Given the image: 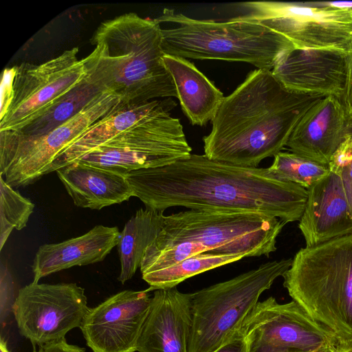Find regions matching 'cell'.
<instances>
[{
	"label": "cell",
	"mask_w": 352,
	"mask_h": 352,
	"mask_svg": "<svg viewBox=\"0 0 352 352\" xmlns=\"http://www.w3.org/2000/svg\"><path fill=\"white\" fill-rule=\"evenodd\" d=\"M163 60L182 111L191 124L201 126L212 122L225 98L223 94L186 58L164 54Z\"/></svg>",
	"instance_id": "cell-21"
},
{
	"label": "cell",
	"mask_w": 352,
	"mask_h": 352,
	"mask_svg": "<svg viewBox=\"0 0 352 352\" xmlns=\"http://www.w3.org/2000/svg\"><path fill=\"white\" fill-rule=\"evenodd\" d=\"M154 19L160 24H174L162 28L163 51L184 58L243 62L272 70L285 54L295 48L283 35L239 16L227 21L201 20L164 8Z\"/></svg>",
	"instance_id": "cell-5"
},
{
	"label": "cell",
	"mask_w": 352,
	"mask_h": 352,
	"mask_svg": "<svg viewBox=\"0 0 352 352\" xmlns=\"http://www.w3.org/2000/svg\"><path fill=\"white\" fill-rule=\"evenodd\" d=\"M307 190L299 220L307 247L352 234V213L340 177L330 173Z\"/></svg>",
	"instance_id": "cell-18"
},
{
	"label": "cell",
	"mask_w": 352,
	"mask_h": 352,
	"mask_svg": "<svg viewBox=\"0 0 352 352\" xmlns=\"http://www.w3.org/2000/svg\"><path fill=\"white\" fill-rule=\"evenodd\" d=\"M0 352H10L7 347V343L3 338L0 340Z\"/></svg>",
	"instance_id": "cell-35"
},
{
	"label": "cell",
	"mask_w": 352,
	"mask_h": 352,
	"mask_svg": "<svg viewBox=\"0 0 352 352\" xmlns=\"http://www.w3.org/2000/svg\"><path fill=\"white\" fill-rule=\"evenodd\" d=\"M240 329L249 352H343L346 348L293 300L281 304L270 296L258 301Z\"/></svg>",
	"instance_id": "cell-11"
},
{
	"label": "cell",
	"mask_w": 352,
	"mask_h": 352,
	"mask_svg": "<svg viewBox=\"0 0 352 352\" xmlns=\"http://www.w3.org/2000/svg\"><path fill=\"white\" fill-rule=\"evenodd\" d=\"M133 192L147 208L173 206L219 210L299 221L307 190L274 176L268 168H252L191 154L171 164L126 174Z\"/></svg>",
	"instance_id": "cell-1"
},
{
	"label": "cell",
	"mask_w": 352,
	"mask_h": 352,
	"mask_svg": "<svg viewBox=\"0 0 352 352\" xmlns=\"http://www.w3.org/2000/svg\"><path fill=\"white\" fill-rule=\"evenodd\" d=\"M343 352H352V343L349 345Z\"/></svg>",
	"instance_id": "cell-36"
},
{
	"label": "cell",
	"mask_w": 352,
	"mask_h": 352,
	"mask_svg": "<svg viewBox=\"0 0 352 352\" xmlns=\"http://www.w3.org/2000/svg\"><path fill=\"white\" fill-rule=\"evenodd\" d=\"M89 309L85 289L77 284L33 281L19 289L12 311L19 333L35 347L65 339L80 327Z\"/></svg>",
	"instance_id": "cell-13"
},
{
	"label": "cell",
	"mask_w": 352,
	"mask_h": 352,
	"mask_svg": "<svg viewBox=\"0 0 352 352\" xmlns=\"http://www.w3.org/2000/svg\"><path fill=\"white\" fill-rule=\"evenodd\" d=\"M245 258L243 255L204 252L188 257L177 263L142 274L148 285V291L176 287L180 283L199 274L236 262Z\"/></svg>",
	"instance_id": "cell-24"
},
{
	"label": "cell",
	"mask_w": 352,
	"mask_h": 352,
	"mask_svg": "<svg viewBox=\"0 0 352 352\" xmlns=\"http://www.w3.org/2000/svg\"><path fill=\"white\" fill-rule=\"evenodd\" d=\"M241 19L257 21L300 50L352 54V8L321 2L249 1L239 4Z\"/></svg>",
	"instance_id": "cell-10"
},
{
	"label": "cell",
	"mask_w": 352,
	"mask_h": 352,
	"mask_svg": "<svg viewBox=\"0 0 352 352\" xmlns=\"http://www.w3.org/2000/svg\"><path fill=\"white\" fill-rule=\"evenodd\" d=\"M16 73V66L5 69L1 80V114L0 118L6 113L13 98V82Z\"/></svg>",
	"instance_id": "cell-30"
},
{
	"label": "cell",
	"mask_w": 352,
	"mask_h": 352,
	"mask_svg": "<svg viewBox=\"0 0 352 352\" xmlns=\"http://www.w3.org/2000/svg\"><path fill=\"white\" fill-rule=\"evenodd\" d=\"M214 352H249L246 340L241 329Z\"/></svg>",
	"instance_id": "cell-31"
},
{
	"label": "cell",
	"mask_w": 352,
	"mask_h": 352,
	"mask_svg": "<svg viewBox=\"0 0 352 352\" xmlns=\"http://www.w3.org/2000/svg\"><path fill=\"white\" fill-rule=\"evenodd\" d=\"M171 98L154 113L130 126L75 162L122 174L165 166L192 153Z\"/></svg>",
	"instance_id": "cell-9"
},
{
	"label": "cell",
	"mask_w": 352,
	"mask_h": 352,
	"mask_svg": "<svg viewBox=\"0 0 352 352\" xmlns=\"http://www.w3.org/2000/svg\"><path fill=\"white\" fill-rule=\"evenodd\" d=\"M287 90L303 95L340 98L347 77V54L334 50L294 48L272 70Z\"/></svg>",
	"instance_id": "cell-15"
},
{
	"label": "cell",
	"mask_w": 352,
	"mask_h": 352,
	"mask_svg": "<svg viewBox=\"0 0 352 352\" xmlns=\"http://www.w3.org/2000/svg\"><path fill=\"white\" fill-rule=\"evenodd\" d=\"M164 102L165 99L122 104L112 113L93 124L68 146L54 161L50 173L76 162L126 129L148 118Z\"/></svg>",
	"instance_id": "cell-22"
},
{
	"label": "cell",
	"mask_w": 352,
	"mask_h": 352,
	"mask_svg": "<svg viewBox=\"0 0 352 352\" xmlns=\"http://www.w3.org/2000/svg\"><path fill=\"white\" fill-rule=\"evenodd\" d=\"M56 172L78 207L100 210L133 197L126 175L114 170L74 162Z\"/></svg>",
	"instance_id": "cell-20"
},
{
	"label": "cell",
	"mask_w": 352,
	"mask_h": 352,
	"mask_svg": "<svg viewBox=\"0 0 352 352\" xmlns=\"http://www.w3.org/2000/svg\"><path fill=\"white\" fill-rule=\"evenodd\" d=\"M323 3L329 6L340 8H352V1H323Z\"/></svg>",
	"instance_id": "cell-34"
},
{
	"label": "cell",
	"mask_w": 352,
	"mask_h": 352,
	"mask_svg": "<svg viewBox=\"0 0 352 352\" xmlns=\"http://www.w3.org/2000/svg\"><path fill=\"white\" fill-rule=\"evenodd\" d=\"M0 250L13 229L21 230L27 226L34 204L8 184L0 176Z\"/></svg>",
	"instance_id": "cell-27"
},
{
	"label": "cell",
	"mask_w": 352,
	"mask_h": 352,
	"mask_svg": "<svg viewBox=\"0 0 352 352\" xmlns=\"http://www.w3.org/2000/svg\"><path fill=\"white\" fill-rule=\"evenodd\" d=\"M278 179L296 184L306 189L329 173V166L319 164L294 153L280 152L268 168Z\"/></svg>",
	"instance_id": "cell-26"
},
{
	"label": "cell",
	"mask_w": 352,
	"mask_h": 352,
	"mask_svg": "<svg viewBox=\"0 0 352 352\" xmlns=\"http://www.w3.org/2000/svg\"><path fill=\"white\" fill-rule=\"evenodd\" d=\"M348 77L344 94L339 99L352 118V54L347 55Z\"/></svg>",
	"instance_id": "cell-33"
},
{
	"label": "cell",
	"mask_w": 352,
	"mask_h": 352,
	"mask_svg": "<svg viewBox=\"0 0 352 352\" xmlns=\"http://www.w3.org/2000/svg\"><path fill=\"white\" fill-rule=\"evenodd\" d=\"M101 92L98 87L86 80L43 116L19 132L27 135L47 133L72 118Z\"/></svg>",
	"instance_id": "cell-25"
},
{
	"label": "cell",
	"mask_w": 352,
	"mask_h": 352,
	"mask_svg": "<svg viewBox=\"0 0 352 352\" xmlns=\"http://www.w3.org/2000/svg\"><path fill=\"white\" fill-rule=\"evenodd\" d=\"M78 53L76 47L41 64L16 65L13 98L0 118V131H21L86 81L87 69Z\"/></svg>",
	"instance_id": "cell-12"
},
{
	"label": "cell",
	"mask_w": 352,
	"mask_h": 352,
	"mask_svg": "<svg viewBox=\"0 0 352 352\" xmlns=\"http://www.w3.org/2000/svg\"><path fill=\"white\" fill-rule=\"evenodd\" d=\"M285 222L260 214L189 210L164 217L161 231L147 248L142 274L204 252L268 256Z\"/></svg>",
	"instance_id": "cell-4"
},
{
	"label": "cell",
	"mask_w": 352,
	"mask_h": 352,
	"mask_svg": "<svg viewBox=\"0 0 352 352\" xmlns=\"http://www.w3.org/2000/svg\"><path fill=\"white\" fill-rule=\"evenodd\" d=\"M83 61L86 80L118 96L122 104L177 97L163 60L161 25L129 12L102 22Z\"/></svg>",
	"instance_id": "cell-3"
},
{
	"label": "cell",
	"mask_w": 352,
	"mask_h": 352,
	"mask_svg": "<svg viewBox=\"0 0 352 352\" xmlns=\"http://www.w3.org/2000/svg\"><path fill=\"white\" fill-rule=\"evenodd\" d=\"M148 289L124 290L89 308L80 327L93 352H135L148 314Z\"/></svg>",
	"instance_id": "cell-14"
},
{
	"label": "cell",
	"mask_w": 352,
	"mask_h": 352,
	"mask_svg": "<svg viewBox=\"0 0 352 352\" xmlns=\"http://www.w3.org/2000/svg\"><path fill=\"white\" fill-rule=\"evenodd\" d=\"M324 97L287 90L272 70L256 69L224 98L203 138L210 160L244 167H258L281 152L306 113Z\"/></svg>",
	"instance_id": "cell-2"
},
{
	"label": "cell",
	"mask_w": 352,
	"mask_h": 352,
	"mask_svg": "<svg viewBox=\"0 0 352 352\" xmlns=\"http://www.w3.org/2000/svg\"><path fill=\"white\" fill-rule=\"evenodd\" d=\"M13 281L6 265L1 263V319L3 323V318L8 314L14 302L12 300L13 294Z\"/></svg>",
	"instance_id": "cell-29"
},
{
	"label": "cell",
	"mask_w": 352,
	"mask_h": 352,
	"mask_svg": "<svg viewBox=\"0 0 352 352\" xmlns=\"http://www.w3.org/2000/svg\"><path fill=\"white\" fill-rule=\"evenodd\" d=\"M292 258L265 263L192 293L188 352H214L239 330L260 296L290 267Z\"/></svg>",
	"instance_id": "cell-7"
},
{
	"label": "cell",
	"mask_w": 352,
	"mask_h": 352,
	"mask_svg": "<svg viewBox=\"0 0 352 352\" xmlns=\"http://www.w3.org/2000/svg\"><path fill=\"white\" fill-rule=\"evenodd\" d=\"M121 105L118 96L103 91L72 118L47 133L0 131V176L12 188L34 184L50 173L54 161L68 146Z\"/></svg>",
	"instance_id": "cell-8"
},
{
	"label": "cell",
	"mask_w": 352,
	"mask_h": 352,
	"mask_svg": "<svg viewBox=\"0 0 352 352\" xmlns=\"http://www.w3.org/2000/svg\"><path fill=\"white\" fill-rule=\"evenodd\" d=\"M283 277L293 300L344 346L352 343V234L300 248Z\"/></svg>",
	"instance_id": "cell-6"
},
{
	"label": "cell",
	"mask_w": 352,
	"mask_h": 352,
	"mask_svg": "<svg viewBox=\"0 0 352 352\" xmlns=\"http://www.w3.org/2000/svg\"><path fill=\"white\" fill-rule=\"evenodd\" d=\"M329 168L340 177L352 213V136L336 152Z\"/></svg>",
	"instance_id": "cell-28"
},
{
	"label": "cell",
	"mask_w": 352,
	"mask_h": 352,
	"mask_svg": "<svg viewBox=\"0 0 352 352\" xmlns=\"http://www.w3.org/2000/svg\"><path fill=\"white\" fill-rule=\"evenodd\" d=\"M120 234L117 227L98 225L81 236L41 245L32 265L33 281L74 266L102 261L118 245Z\"/></svg>",
	"instance_id": "cell-19"
},
{
	"label": "cell",
	"mask_w": 352,
	"mask_h": 352,
	"mask_svg": "<svg viewBox=\"0 0 352 352\" xmlns=\"http://www.w3.org/2000/svg\"><path fill=\"white\" fill-rule=\"evenodd\" d=\"M34 352H85V349L68 344L64 339L40 346L37 351L34 348Z\"/></svg>",
	"instance_id": "cell-32"
},
{
	"label": "cell",
	"mask_w": 352,
	"mask_h": 352,
	"mask_svg": "<svg viewBox=\"0 0 352 352\" xmlns=\"http://www.w3.org/2000/svg\"><path fill=\"white\" fill-rule=\"evenodd\" d=\"M164 212L140 208L125 223L120 234L118 250L120 261L118 280L124 284L140 267L147 248L162 230Z\"/></svg>",
	"instance_id": "cell-23"
},
{
	"label": "cell",
	"mask_w": 352,
	"mask_h": 352,
	"mask_svg": "<svg viewBox=\"0 0 352 352\" xmlns=\"http://www.w3.org/2000/svg\"><path fill=\"white\" fill-rule=\"evenodd\" d=\"M352 136V118L335 96L314 104L302 117L287 143L292 153L321 164H329Z\"/></svg>",
	"instance_id": "cell-16"
},
{
	"label": "cell",
	"mask_w": 352,
	"mask_h": 352,
	"mask_svg": "<svg viewBox=\"0 0 352 352\" xmlns=\"http://www.w3.org/2000/svg\"><path fill=\"white\" fill-rule=\"evenodd\" d=\"M192 294L176 287L154 291L137 345L138 352H188Z\"/></svg>",
	"instance_id": "cell-17"
}]
</instances>
